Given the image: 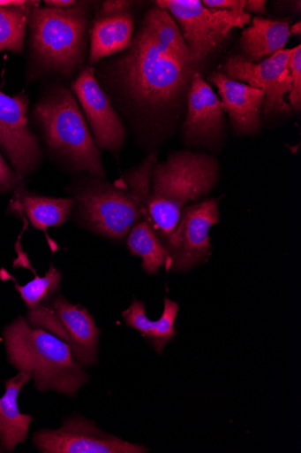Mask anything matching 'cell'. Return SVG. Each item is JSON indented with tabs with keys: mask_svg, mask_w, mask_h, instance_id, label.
Returning a JSON list of instances; mask_svg holds the SVG:
<instances>
[{
	"mask_svg": "<svg viewBox=\"0 0 301 453\" xmlns=\"http://www.w3.org/2000/svg\"><path fill=\"white\" fill-rule=\"evenodd\" d=\"M195 72L177 24L155 5L145 13L131 48L95 68L138 142L151 150L175 133Z\"/></svg>",
	"mask_w": 301,
	"mask_h": 453,
	"instance_id": "cell-1",
	"label": "cell"
},
{
	"mask_svg": "<svg viewBox=\"0 0 301 453\" xmlns=\"http://www.w3.org/2000/svg\"><path fill=\"white\" fill-rule=\"evenodd\" d=\"M157 154L156 150L150 151L139 166L113 183L88 174L77 175L67 188L75 200L71 216L74 221L93 234L114 242L126 238L142 219Z\"/></svg>",
	"mask_w": 301,
	"mask_h": 453,
	"instance_id": "cell-2",
	"label": "cell"
},
{
	"mask_svg": "<svg viewBox=\"0 0 301 453\" xmlns=\"http://www.w3.org/2000/svg\"><path fill=\"white\" fill-rule=\"evenodd\" d=\"M91 2H77L67 9H31L28 80L64 81L74 79L86 66L92 27Z\"/></svg>",
	"mask_w": 301,
	"mask_h": 453,
	"instance_id": "cell-3",
	"label": "cell"
},
{
	"mask_svg": "<svg viewBox=\"0 0 301 453\" xmlns=\"http://www.w3.org/2000/svg\"><path fill=\"white\" fill-rule=\"evenodd\" d=\"M32 119L49 157L74 175L106 179L96 145L76 97L64 81H51L32 109Z\"/></svg>",
	"mask_w": 301,
	"mask_h": 453,
	"instance_id": "cell-4",
	"label": "cell"
},
{
	"mask_svg": "<svg viewBox=\"0 0 301 453\" xmlns=\"http://www.w3.org/2000/svg\"><path fill=\"white\" fill-rule=\"evenodd\" d=\"M220 179V162L211 154L184 150L157 161L146 209L160 239L173 232L182 211L208 196Z\"/></svg>",
	"mask_w": 301,
	"mask_h": 453,
	"instance_id": "cell-5",
	"label": "cell"
},
{
	"mask_svg": "<svg viewBox=\"0 0 301 453\" xmlns=\"http://www.w3.org/2000/svg\"><path fill=\"white\" fill-rule=\"evenodd\" d=\"M4 335L9 361L19 372L32 376L38 391L76 397L90 381L67 343L44 328L31 326L26 319L18 318L5 327Z\"/></svg>",
	"mask_w": 301,
	"mask_h": 453,
	"instance_id": "cell-6",
	"label": "cell"
},
{
	"mask_svg": "<svg viewBox=\"0 0 301 453\" xmlns=\"http://www.w3.org/2000/svg\"><path fill=\"white\" fill-rule=\"evenodd\" d=\"M154 5L173 17L191 62L199 73L208 59L222 49L230 32L243 28L252 18L246 12L208 9L198 0H158Z\"/></svg>",
	"mask_w": 301,
	"mask_h": 453,
	"instance_id": "cell-7",
	"label": "cell"
},
{
	"mask_svg": "<svg viewBox=\"0 0 301 453\" xmlns=\"http://www.w3.org/2000/svg\"><path fill=\"white\" fill-rule=\"evenodd\" d=\"M26 320L67 343L83 367L97 364L101 329L82 305L56 295L49 303L29 310Z\"/></svg>",
	"mask_w": 301,
	"mask_h": 453,
	"instance_id": "cell-8",
	"label": "cell"
},
{
	"mask_svg": "<svg viewBox=\"0 0 301 453\" xmlns=\"http://www.w3.org/2000/svg\"><path fill=\"white\" fill-rule=\"evenodd\" d=\"M221 200L212 197L187 205L173 232L161 238L169 256L168 270L184 273L208 258L209 231L221 221Z\"/></svg>",
	"mask_w": 301,
	"mask_h": 453,
	"instance_id": "cell-9",
	"label": "cell"
},
{
	"mask_svg": "<svg viewBox=\"0 0 301 453\" xmlns=\"http://www.w3.org/2000/svg\"><path fill=\"white\" fill-rule=\"evenodd\" d=\"M71 90L98 148L118 155L126 143V129L111 99L100 86L95 67L86 65L71 81Z\"/></svg>",
	"mask_w": 301,
	"mask_h": 453,
	"instance_id": "cell-10",
	"label": "cell"
},
{
	"mask_svg": "<svg viewBox=\"0 0 301 453\" xmlns=\"http://www.w3.org/2000/svg\"><path fill=\"white\" fill-rule=\"evenodd\" d=\"M33 442L44 453H146L149 450L145 445L128 442L104 432L82 416L67 418L59 429L37 432Z\"/></svg>",
	"mask_w": 301,
	"mask_h": 453,
	"instance_id": "cell-11",
	"label": "cell"
},
{
	"mask_svg": "<svg viewBox=\"0 0 301 453\" xmlns=\"http://www.w3.org/2000/svg\"><path fill=\"white\" fill-rule=\"evenodd\" d=\"M188 111L182 128L187 147L219 152L227 142V121L220 97L195 72L187 96Z\"/></svg>",
	"mask_w": 301,
	"mask_h": 453,
	"instance_id": "cell-12",
	"label": "cell"
},
{
	"mask_svg": "<svg viewBox=\"0 0 301 453\" xmlns=\"http://www.w3.org/2000/svg\"><path fill=\"white\" fill-rule=\"evenodd\" d=\"M293 50L284 49L258 63H252L241 55H234L225 65L228 77L265 92V118L288 114L291 111L285 96L291 90L288 61Z\"/></svg>",
	"mask_w": 301,
	"mask_h": 453,
	"instance_id": "cell-13",
	"label": "cell"
},
{
	"mask_svg": "<svg viewBox=\"0 0 301 453\" xmlns=\"http://www.w3.org/2000/svg\"><path fill=\"white\" fill-rule=\"evenodd\" d=\"M28 96L0 92V149L22 180L37 170L42 159L39 141L28 126Z\"/></svg>",
	"mask_w": 301,
	"mask_h": 453,
	"instance_id": "cell-14",
	"label": "cell"
},
{
	"mask_svg": "<svg viewBox=\"0 0 301 453\" xmlns=\"http://www.w3.org/2000/svg\"><path fill=\"white\" fill-rule=\"evenodd\" d=\"M207 81L218 88L223 111L237 136H252L260 132L266 98L263 90L232 80L222 72H213Z\"/></svg>",
	"mask_w": 301,
	"mask_h": 453,
	"instance_id": "cell-15",
	"label": "cell"
},
{
	"mask_svg": "<svg viewBox=\"0 0 301 453\" xmlns=\"http://www.w3.org/2000/svg\"><path fill=\"white\" fill-rule=\"evenodd\" d=\"M136 32L133 11L97 16L90 32L88 65L121 54L131 48Z\"/></svg>",
	"mask_w": 301,
	"mask_h": 453,
	"instance_id": "cell-16",
	"label": "cell"
},
{
	"mask_svg": "<svg viewBox=\"0 0 301 453\" xmlns=\"http://www.w3.org/2000/svg\"><path fill=\"white\" fill-rule=\"evenodd\" d=\"M11 203L13 211L26 216L32 226L45 231L68 221L75 208L73 197H54L31 193L19 185Z\"/></svg>",
	"mask_w": 301,
	"mask_h": 453,
	"instance_id": "cell-17",
	"label": "cell"
},
{
	"mask_svg": "<svg viewBox=\"0 0 301 453\" xmlns=\"http://www.w3.org/2000/svg\"><path fill=\"white\" fill-rule=\"evenodd\" d=\"M288 19H273L256 16L239 40L240 54L245 59L258 63L284 50L290 37Z\"/></svg>",
	"mask_w": 301,
	"mask_h": 453,
	"instance_id": "cell-18",
	"label": "cell"
},
{
	"mask_svg": "<svg viewBox=\"0 0 301 453\" xmlns=\"http://www.w3.org/2000/svg\"><path fill=\"white\" fill-rule=\"evenodd\" d=\"M32 380L25 372L5 382V394L0 398V441L7 451H13L18 444L24 443L34 418L19 411L18 397L22 388Z\"/></svg>",
	"mask_w": 301,
	"mask_h": 453,
	"instance_id": "cell-19",
	"label": "cell"
},
{
	"mask_svg": "<svg viewBox=\"0 0 301 453\" xmlns=\"http://www.w3.org/2000/svg\"><path fill=\"white\" fill-rule=\"evenodd\" d=\"M178 311V303L165 298L162 317L154 321L147 317L145 303L134 300L122 316L126 326L136 329L153 345L158 354H162L164 347L177 335L176 320Z\"/></svg>",
	"mask_w": 301,
	"mask_h": 453,
	"instance_id": "cell-20",
	"label": "cell"
},
{
	"mask_svg": "<svg viewBox=\"0 0 301 453\" xmlns=\"http://www.w3.org/2000/svg\"><path fill=\"white\" fill-rule=\"evenodd\" d=\"M126 247L132 256L142 258V268L148 274L156 273L162 266L168 267L169 253L149 219L146 203L142 219L126 236Z\"/></svg>",
	"mask_w": 301,
	"mask_h": 453,
	"instance_id": "cell-21",
	"label": "cell"
},
{
	"mask_svg": "<svg viewBox=\"0 0 301 453\" xmlns=\"http://www.w3.org/2000/svg\"><path fill=\"white\" fill-rule=\"evenodd\" d=\"M40 2L24 6H0V53L22 54L31 9Z\"/></svg>",
	"mask_w": 301,
	"mask_h": 453,
	"instance_id": "cell-22",
	"label": "cell"
},
{
	"mask_svg": "<svg viewBox=\"0 0 301 453\" xmlns=\"http://www.w3.org/2000/svg\"><path fill=\"white\" fill-rule=\"evenodd\" d=\"M6 275L14 281L15 289L28 311L49 303L60 291L62 273L53 264L44 276L35 274L34 280L23 286L19 285L13 276L7 273Z\"/></svg>",
	"mask_w": 301,
	"mask_h": 453,
	"instance_id": "cell-23",
	"label": "cell"
},
{
	"mask_svg": "<svg viewBox=\"0 0 301 453\" xmlns=\"http://www.w3.org/2000/svg\"><path fill=\"white\" fill-rule=\"evenodd\" d=\"M288 69L291 76V90L289 94V104L294 111L301 108V47L294 48L288 61Z\"/></svg>",
	"mask_w": 301,
	"mask_h": 453,
	"instance_id": "cell-24",
	"label": "cell"
},
{
	"mask_svg": "<svg viewBox=\"0 0 301 453\" xmlns=\"http://www.w3.org/2000/svg\"><path fill=\"white\" fill-rule=\"evenodd\" d=\"M21 184V180L0 153V194L15 191Z\"/></svg>",
	"mask_w": 301,
	"mask_h": 453,
	"instance_id": "cell-25",
	"label": "cell"
},
{
	"mask_svg": "<svg viewBox=\"0 0 301 453\" xmlns=\"http://www.w3.org/2000/svg\"><path fill=\"white\" fill-rule=\"evenodd\" d=\"M135 4V2H127V0H107V2L102 3L97 16H108L132 12Z\"/></svg>",
	"mask_w": 301,
	"mask_h": 453,
	"instance_id": "cell-26",
	"label": "cell"
},
{
	"mask_svg": "<svg viewBox=\"0 0 301 453\" xmlns=\"http://www.w3.org/2000/svg\"><path fill=\"white\" fill-rule=\"evenodd\" d=\"M201 4L208 9L245 12L246 0H203Z\"/></svg>",
	"mask_w": 301,
	"mask_h": 453,
	"instance_id": "cell-27",
	"label": "cell"
},
{
	"mask_svg": "<svg viewBox=\"0 0 301 453\" xmlns=\"http://www.w3.org/2000/svg\"><path fill=\"white\" fill-rule=\"evenodd\" d=\"M245 12L251 15V13L261 16L267 13V2L266 0H246Z\"/></svg>",
	"mask_w": 301,
	"mask_h": 453,
	"instance_id": "cell-28",
	"label": "cell"
},
{
	"mask_svg": "<svg viewBox=\"0 0 301 453\" xmlns=\"http://www.w3.org/2000/svg\"><path fill=\"white\" fill-rule=\"evenodd\" d=\"M77 2L75 0H46L45 7L54 9H67L73 6Z\"/></svg>",
	"mask_w": 301,
	"mask_h": 453,
	"instance_id": "cell-29",
	"label": "cell"
},
{
	"mask_svg": "<svg viewBox=\"0 0 301 453\" xmlns=\"http://www.w3.org/2000/svg\"><path fill=\"white\" fill-rule=\"evenodd\" d=\"M26 0H0V6H24Z\"/></svg>",
	"mask_w": 301,
	"mask_h": 453,
	"instance_id": "cell-30",
	"label": "cell"
},
{
	"mask_svg": "<svg viewBox=\"0 0 301 453\" xmlns=\"http://www.w3.org/2000/svg\"><path fill=\"white\" fill-rule=\"evenodd\" d=\"M290 35H298L300 36L301 35V25H300V21H297V23H295L293 26H291L290 27Z\"/></svg>",
	"mask_w": 301,
	"mask_h": 453,
	"instance_id": "cell-31",
	"label": "cell"
},
{
	"mask_svg": "<svg viewBox=\"0 0 301 453\" xmlns=\"http://www.w3.org/2000/svg\"><path fill=\"white\" fill-rule=\"evenodd\" d=\"M2 450H3V449H2V448H0V452H2Z\"/></svg>",
	"mask_w": 301,
	"mask_h": 453,
	"instance_id": "cell-32",
	"label": "cell"
}]
</instances>
